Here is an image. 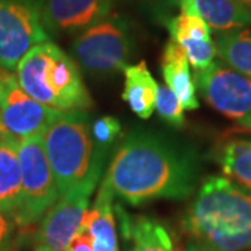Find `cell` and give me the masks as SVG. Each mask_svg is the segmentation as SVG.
Listing matches in <instances>:
<instances>
[{"instance_id": "obj_1", "label": "cell", "mask_w": 251, "mask_h": 251, "mask_svg": "<svg viewBox=\"0 0 251 251\" xmlns=\"http://www.w3.org/2000/svg\"><path fill=\"white\" fill-rule=\"evenodd\" d=\"M198 156L191 148L147 130L123 140L103 179L113 194L130 205L193 194L198 183Z\"/></svg>"}, {"instance_id": "obj_2", "label": "cell", "mask_w": 251, "mask_h": 251, "mask_svg": "<svg viewBox=\"0 0 251 251\" xmlns=\"http://www.w3.org/2000/svg\"><path fill=\"white\" fill-rule=\"evenodd\" d=\"M180 225L188 242L211 250H251V191L224 176H209Z\"/></svg>"}, {"instance_id": "obj_3", "label": "cell", "mask_w": 251, "mask_h": 251, "mask_svg": "<svg viewBox=\"0 0 251 251\" xmlns=\"http://www.w3.org/2000/svg\"><path fill=\"white\" fill-rule=\"evenodd\" d=\"M16 72L20 87L46 108L66 113L94 105L77 62L49 41L29 49Z\"/></svg>"}, {"instance_id": "obj_4", "label": "cell", "mask_w": 251, "mask_h": 251, "mask_svg": "<svg viewBox=\"0 0 251 251\" xmlns=\"http://www.w3.org/2000/svg\"><path fill=\"white\" fill-rule=\"evenodd\" d=\"M42 138L60 196L85 183H98L106 153L94 147L85 110L59 113Z\"/></svg>"}, {"instance_id": "obj_5", "label": "cell", "mask_w": 251, "mask_h": 251, "mask_svg": "<svg viewBox=\"0 0 251 251\" xmlns=\"http://www.w3.org/2000/svg\"><path fill=\"white\" fill-rule=\"evenodd\" d=\"M133 48L128 21L120 14L110 13L74 38L72 53L77 64L87 72L106 74L123 70L133 54Z\"/></svg>"}, {"instance_id": "obj_6", "label": "cell", "mask_w": 251, "mask_h": 251, "mask_svg": "<svg viewBox=\"0 0 251 251\" xmlns=\"http://www.w3.org/2000/svg\"><path fill=\"white\" fill-rule=\"evenodd\" d=\"M18 158L21 166V200L17 226L28 227L36 224L60 197L53 172L48 161L42 134L18 141Z\"/></svg>"}, {"instance_id": "obj_7", "label": "cell", "mask_w": 251, "mask_h": 251, "mask_svg": "<svg viewBox=\"0 0 251 251\" xmlns=\"http://www.w3.org/2000/svg\"><path fill=\"white\" fill-rule=\"evenodd\" d=\"M48 41L38 0H0V70L14 72L29 49Z\"/></svg>"}, {"instance_id": "obj_8", "label": "cell", "mask_w": 251, "mask_h": 251, "mask_svg": "<svg viewBox=\"0 0 251 251\" xmlns=\"http://www.w3.org/2000/svg\"><path fill=\"white\" fill-rule=\"evenodd\" d=\"M197 88L209 106L251 131V78L222 62L196 72Z\"/></svg>"}, {"instance_id": "obj_9", "label": "cell", "mask_w": 251, "mask_h": 251, "mask_svg": "<svg viewBox=\"0 0 251 251\" xmlns=\"http://www.w3.org/2000/svg\"><path fill=\"white\" fill-rule=\"evenodd\" d=\"M59 113L31 98L11 73L0 70V128L4 133L17 141L42 134Z\"/></svg>"}, {"instance_id": "obj_10", "label": "cell", "mask_w": 251, "mask_h": 251, "mask_svg": "<svg viewBox=\"0 0 251 251\" xmlns=\"http://www.w3.org/2000/svg\"><path fill=\"white\" fill-rule=\"evenodd\" d=\"M95 187V183H85L60 196L41 219L35 234L36 246L49 247L54 251H66L80 230Z\"/></svg>"}, {"instance_id": "obj_11", "label": "cell", "mask_w": 251, "mask_h": 251, "mask_svg": "<svg viewBox=\"0 0 251 251\" xmlns=\"http://www.w3.org/2000/svg\"><path fill=\"white\" fill-rule=\"evenodd\" d=\"M115 0H38V7L46 32H81L108 17Z\"/></svg>"}, {"instance_id": "obj_12", "label": "cell", "mask_w": 251, "mask_h": 251, "mask_svg": "<svg viewBox=\"0 0 251 251\" xmlns=\"http://www.w3.org/2000/svg\"><path fill=\"white\" fill-rule=\"evenodd\" d=\"M113 191L102 179L94 205L87 209L80 230L92 240V251H120L113 211Z\"/></svg>"}, {"instance_id": "obj_13", "label": "cell", "mask_w": 251, "mask_h": 251, "mask_svg": "<svg viewBox=\"0 0 251 251\" xmlns=\"http://www.w3.org/2000/svg\"><path fill=\"white\" fill-rule=\"evenodd\" d=\"M179 3L181 13L201 17L219 34L251 25V9L237 0H179Z\"/></svg>"}, {"instance_id": "obj_14", "label": "cell", "mask_w": 251, "mask_h": 251, "mask_svg": "<svg viewBox=\"0 0 251 251\" xmlns=\"http://www.w3.org/2000/svg\"><path fill=\"white\" fill-rule=\"evenodd\" d=\"M162 74L166 85L176 94L184 110L200 108L197 84L190 72L187 56L173 39H169L163 48Z\"/></svg>"}, {"instance_id": "obj_15", "label": "cell", "mask_w": 251, "mask_h": 251, "mask_svg": "<svg viewBox=\"0 0 251 251\" xmlns=\"http://www.w3.org/2000/svg\"><path fill=\"white\" fill-rule=\"evenodd\" d=\"M21 200L18 141L0 128V211L16 218Z\"/></svg>"}, {"instance_id": "obj_16", "label": "cell", "mask_w": 251, "mask_h": 251, "mask_svg": "<svg viewBox=\"0 0 251 251\" xmlns=\"http://www.w3.org/2000/svg\"><path fill=\"white\" fill-rule=\"evenodd\" d=\"M117 209L125 239L131 243L128 251H175L173 237L162 222L150 216L131 218Z\"/></svg>"}, {"instance_id": "obj_17", "label": "cell", "mask_w": 251, "mask_h": 251, "mask_svg": "<svg viewBox=\"0 0 251 251\" xmlns=\"http://www.w3.org/2000/svg\"><path fill=\"white\" fill-rule=\"evenodd\" d=\"M125 73V90L122 98L135 115L148 119L155 110L158 84L151 75L147 63L141 60L137 64H127Z\"/></svg>"}, {"instance_id": "obj_18", "label": "cell", "mask_w": 251, "mask_h": 251, "mask_svg": "<svg viewBox=\"0 0 251 251\" xmlns=\"http://www.w3.org/2000/svg\"><path fill=\"white\" fill-rule=\"evenodd\" d=\"M215 161L229 179L251 191V140L229 138L215 152Z\"/></svg>"}, {"instance_id": "obj_19", "label": "cell", "mask_w": 251, "mask_h": 251, "mask_svg": "<svg viewBox=\"0 0 251 251\" xmlns=\"http://www.w3.org/2000/svg\"><path fill=\"white\" fill-rule=\"evenodd\" d=\"M216 56L227 67L251 78V29H233L218 34Z\"/></svg>"}, {"instance_id": "obj_20", "label": "cell", "mask_w": 251, "mask_h": 251, "mask_svg": "<svg viewBox=\"0 0 251 251\" xmlns=\"http://www.w3.org/2000/svg\"><path fill=\"white\" fill-rule=\"evenodd\" d=\"M155 110L158 115L172 127H181L184 125V113L183 106L180 103L176 94L166 85H158L156 91V100H155Z\"/></svg>"}, {"instance_id": "obj_21", "label": "cell", "mask_w": 251, "mask_h": 251, "mask_svg": "<svg viewBox=\"0 0 251 251\" xmlns=\"http://www.w3.org/2000/svg\"><path fill=\"white\" fill-rule=\"evenodd\" d=\"M122 135V125L113 116H102L91 123V137L94 147L100 152L108 153L109 148Z\"/></svg>"}, {"instance_id": "obj_22", "label": "cell", "mask_w": 251, "mask_h": 251, "mask_svg": "<svg viewBox=\"0 0 251 251\" xmlns=\"http://www.w3.org/2000/svg\"><path fill=\"white\" fill-rule=\"evenodd\" d=\"M16 221L0 211V251H13L16 244Z\"/></svg>"}, {"instance_id": "obj_23", "label": "cell", "mask_w": 251, "mask_h": 251, "mask_svg": "<svg viewBox=\"0 0 251 251\" xmlns=\"http://www.w3.org/2000/svg\"><path fill=\"white\" fill-rule=\"evenodd\" d=\"M66 251H92V240L85 232L78 230V233L74 236V239L67 246Z\"/></svg>"}, {"instance_id": "obj_24", "label": "cell", "mask_w": 251, "mask_h": 251, "mask_svg": "<svg viewBox=\"0 0 251 251\" xmlns=\"http://www.w3.org/2000/svg\"><path fill=\"white\" fill-rule=\"evenodd\" d=\"M187 251H214V250H211V249H208V247H204V246H201V244H197V243L188 242Z\"/></svg>"}, {"instance_id": "obj_25", "label": "cell", "mask_w": 251, "mask_h": 251, "mask_svg": "<svg viewBox=\"0 0 251 251\" xmlns=\"http://www.w3.org/2000/svg\"><path fill=\"white\" fill-rule=\"evenodd\" d=\"M239 3H242V4H244L246 7H249V9H251V0H237Z\"/></svg>"}, {"instance_id": "obj_26", "label": "cell", "mask_w": 251, "mask_h": 251, "mask_svg": "<svg viewBox=\"0 0 251 251\" xmlns=\"http://www.w3.org/2000/svg\"><path fill=\"white\" fill-rule=\"evenodd\" d=\"M35 251H54V250L49 249V247H44V246H36Z\"/></svg>"}, {"instance_id": "obj_27", "label": "cell", "mask_w": 251, "mask_h": 251, "mask_svg": "<svg viewBox=\"0 0 251 251\" xmlns=\"http://www.w3.org/2000/svg\"><path fill=\"white\" fill-rule=\"evenodd\" d=\"M181 251H183V250H181Z\"/></svg>"}]
</instances>
